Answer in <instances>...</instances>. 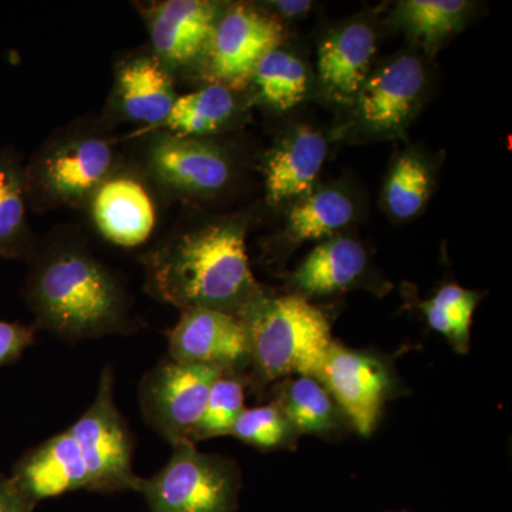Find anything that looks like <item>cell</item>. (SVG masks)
Returning <instances> with one entry per match:
<instances>
[{
    "label": "cell",
    "mask_w": 512,
    "mask_h": 512,
    "mask_svg": "<svg viewBox=\"0 0 512 512\" xmlns=\"http://www.w3.org/2000/svg\"><path fill=\"white\" fill-rule=\"evenodd\" d=\"M242 218L207 222L163 239L141 256L151 296L181 309L242 316L264 295L247 254Z\"/></svg>",
    "instance_id": "obj_1"
},
{
    "label": "cell",
    "mask_w": 512,
    "mask_h": 512,
    "mask_svg": "<svg viewBox=\"0 0 512 512\" xmlns=\"http://www.w3.org/2000/svg\"><path fill=\"white\" fill-rule=\"evenodd\" d=\"M32 259L23 295L37 330L69 343L131 332L126 291L86 249L60 245Z\"/></svg>",
    "instance_id": "obj_2"
},
{
    "label": "cell",
    "mask_w": 512,
    "mask_h": 512,
    "mask_svg": "<svg viewBox=\"0 0 512 512\" xmlns=\"http://www.w3.org/2000/svg\"><path fill=\"white\" fill-rule=\"evenodd\" d=\"M241 318L251 348L249 384L262 387L291 375H318L333 338L328 316L308 299L264 293Z\"/></svg>",
    "instance_id": "obj_3"
},
{
    "label": "cell",
    "mask_w": 512,
    "mask_h": 512,
    "mask_svg": "<svg viewBox=\"0 0 512 512\" xmlns=\"http://www.w3.org/2000/svg\"><path fill=\"white\" fill-rule=\"evenodd\" d=\"M173 450L156 476L138 481L148 511L234 512L241 488L237 464L201 453L191 441H180Z\"/></svg>",
    "instance_id": "obj_4"
},
{
    "label": "cell",
    "mask_w": 512,
    "mask_h": 512,
    "mask_svg": "<svg viewBox=\"0 0 512 512\" xmlns=\"http://www.w3.org/2000/svg\"><path fill=\"white\" fill-rule=\"evenodd\" d=\"M116 171V153L94 131L64 133L47 144L25 170L28 200L35 207L83 205Z\"/></svg>",
    "instance_id": "obj_5"
},
{
    "label": "cell",
    "mask_w": 512,
    "mask_h": 512,
    "mask_svg": "<svg viewBox=\"0 0 512 512\" xmlns=\"http://www.w3.org/2000/svg\"><path fill=\"white\" fill-rule=\"evenodd\" d=\"M67 431L86 464L87 491L101 494L137 491L140 477L133 471L134 437L114 402L113 366L104 367L92 406Z\"/></svg>",
    "instance_id": "obj_6"
},
{
    "label": "cell",
    "mask_w": 512,
    "mask_h": 512,
    "mask_svg": "<svg viewBox=\"0 0 512 512\" xmlns=\"http://www.w3.org/2000/svg\"><path fill=\"white\" fill-rule=\"evenodd\" d=\"M224 373L228 372L221 367L175 362L170 357L158 362L138 389L141 413L148 426L171 446L190 441L212 386Z\"/></svg>",
    "instance_id": "obj_7"
},
{
    "label": "cell",
    "mask_w": 512,
    "mask_h": 512,
    "mask_svg": "<svg viewBox=\"0 0 512 512\" xmlns=\"http://www.w3.org/2000/svg\"><path fill=\"white\" fill-rule=\"evenodd\" d=\"M278 20L247 5L221 12L205 53L204 73L211 83L239 90L251 82L262 57L281 43Z\"/></svg>",
    "instance_id": "obj_8"
},
{
    "label": "cell",
    "mask_w": 512,
    "mask_h": 512,
    "mask_svg": "<svg viewBox=\"0 0 512 512\" xmlns=\"http://www.w3.org/2000/svg\"><path fill=\"white\" fill-rule=\"evenodd\" d=\"M316 379L363 437L372 436L393 380L382 360L333 340Z\"/></svg>",
    "instance_id": "obj_9"
},
{
    "label": "cell",
    "mask_w": 512,
    "mask_h": 512,
    "mask_svg": "<svg viewBox=\"0 0 512 512\" xmlns=\"http://www.w3.org/2000/svg\"><path fill=\"white\" fill-rule=\"evenodd\" d=\"M148 174L164 190L184 197H210L232 180V163L222 148L202 138L163 133L147 148Z\"/></svg>",
    "instance_id": "obj_10"
},
{
    "label": "cell",
    "mask_w": 512,
    "mask_h": 512,
    "mask_svg": "<svg viewBox=\"0 0 512 512\" xmlns=\"http://www.w3.org/2000/svg\"><path fill=\"white\" fill-rule=\"evenodd\" d=\"M426 70L417 56L400 55L369 73L355 101L356 116L367 133L394 136L419 109Z\"/></svg>",
    "instance_id": "obj_11"
},
{
    "label": "cell",
    "mask_w": 512,
    "mask_h": 512,
    "mask_svg": "<svg viewBox=\"0 0 512 512\" xmlns=\"http://www.w3.org/2000/svg\"><path fill=\"white\" fill-rule=\"evenodd\" d=\"M168 357L181 363L217 366L242 373L249 367V333L241 316L190 309L167 332Z\"/></svg>",
    "instance_id": "obj_12"
},
{
    "label": "cell",
    "mask_w": 512,
    "mask_h": 512,
    "mask_svg": "<svg viewBox=\"0 0 512 512\" xmlns=\"http://www.w3.org/2000/svg\"><path fill=\"white\" fill-rule=\"evenodd\" d=\"M221 9L207 0H165L151 6L146 16L154 56L168 70L202 62Z\"/></svg>",
    "instance_id": "obj_13"
},
{
    "label": "cell",
    "mask_w": 512,
    "mask_h": 512,
    "mask_svg": "<svg viewBox=\"0 0 512 512\" xmlns=\"http://www.w3.org/2000/svg\"><path fill=\"white\" fill-rule=\"evenodd\" d=\"M87 204L94 227L117 247H138L156 228V204L146 184L136 175L114 171Z\"/></svg>",
    "instance_id": "obj_14"
},
{
    "label": "cell",
    "mask_w": 512,
    "mask_h": 512,
    "mask_svg": "<svg viewBox=\"0 0 512 512\" xmlns=\"http://www.w3.org/2000/svg\"><path fill=\"white\" fill-rule=\"evenodd\" d=\"M10 478L33 505L89 488L86 464L67 430L26 451Z\"/></svg>",
    "instance_id": "obj_15"
},
{
    "label": "cell",
    "mask_w": 512,
    "mask_h": 512,
    "mask_svg": "<svg viewBox=\"0 0 512 512\" xmlns=\"http://www.w3.org/2000/svg\"><path fill=\"white\" fill-rule=\"evenodd\" d=\"M376 35L365 22H348L330 30L318 47L320 87L330 99L353 103L370 73Z\"/></svg>",
    "instance_id": "obj_16"
},
{
    "label": "cell",
    "mask_w": 512,
    "mask_h": 512,
    "mask_svg": "<svg viewBox=\"0 0 512 512\" xmlns=\"http://www.w3.org/2000/svg\"><path fill=\"white\" fill-rule=\"evenodd\" d=\"M326 156L328 141L319 130L293 128L266 156L264 177L269 204H284L311 192Z\"/></svg>",
    "instance_id": "obj_17"
},
{
    "label": "cell",
    "mask_w": 512,
    "mask_h": 512,
    "mask_svg": "<svg viewBox=\"0 0 512 512\" xmlns=\"http://www.w3.org/2000/svg\"><path fill=\"white\" fill-rule=\"evenodd\" d=\"M177 97L170 70L154 55L131 57L117 69L114 100L131 123L160 127Z\"/></svg>",
    "instance_id": "obj_18"
},
{
    "label": "cell",
    "mask_w": 512,
    "mask_h": 512,
    "mask_svg": "<svg viewBox=\"0 0 512 512\" xmlns=\"http://www.w3.org/2000/svg\"><path fill=\"white\" fill-rule=\"evenodd\" d=\"M369 256L359 241L343 235L323 239L292 274L296 295L323 296L346 291L366 274Z\"/></svg>",
    "instance_id": "obj_19"
},
{
    "label": "cell",
    "mask_w": 512,
    "mask_h": 512,
    "mask_svg": "<svg viewBox=\"0 0 512 512\" xmlns=\"http://www.w3.org/2000/svg\"><path fill=\"white\" fill-rule=\"evenodd\" d=\"M25 170L15 151L0 150V256L32 258L35 242L28 225Z\"/></svg>",
    "instance_id": "obj_20"
},
{
    "label": "cell",
    "mask_w": 512,
    "mask_h": 512,
    "mask_svg": "<svg viewBox=\"0 0 512 512\" xmlns=\"http://www.w3.org/2000/svg\"><path fill=\"white\" fill-rule=\"evenodd\" d=\"M238 113L235 90L210 83L195 92L178 96L167 120L158 128L178 137L202 138L224 130Z\"/></svg>",
    "instance_id": "obj_21"
},
{
    "label": "cell",
    "mask_w": 512,
    "mask_h": 512,
    "mask_svg": "<svg viewBox=\"0 0 512 512\" xmlns=\"http://www.w3.org/2000/svg\"><path fill=\"white\" fill-rule=\"evenodd\" d=\"M356 208L352 198L339 188L308 192L289 212L285 235L292 244L335 237L352 224Z\"/></svg>",
    "instance_id": "obj_22"
},
{
    "label": "cell",
    "mask_w": 512,
    "mask_h": 512,
    "mask_svg": "<svg viewBox=\"0 0 512 512\" xmlns=\"http://www.w3.org/2000/svg\"><path fill=\"white\" fill-rule=\"evenodd\" d=\"M274 402L296 434H328L339 427L342 412L316 377L286 379L276 389Z\"/></svg>",
    "instance_id": "obj_23"
},
{
    "label": "cell",
    "mask_w": 512,
    "mask_h": 512,
    "mask_svg": "<svg viewBox=\"0 0 512 512\" xmlns=\"http://www.w3.org/2000/svg\"><path fill=\"white\" fill-rule=\"evenodd\" d=\"M249 83L259 103L276 111H289L305 100L308 70L301 59L276 47L262 57Z\"/></svg>",
    "instance_id": "obj_24"
},
{
    "label": "cell",
    "mask_w": 512,
    "mask_h": 512,
    "mask_svg": "<svg viewBox=\"0 0 512 512\" xmlns=\"http://www.w3.org/2000/svg\"><path fill=\"white\" fill-rule=\"evenodd\" d=\"M470 3L464 0H404L394 19L427 52L433 53L448 37L461 30Z\"/></svg>",
    "instance_id": "obj_25"
},
{
    "label": "cell",
    "mask_w": 512,
    "mask_h": 512,
    "mask_svg": "<svg viewBox=\"0 0 512 512\" xmlns=\"http://www.w3.org/2000/svg\"><path fill=\"white\" fill-rule=\"evenodd\" d=\"M433 191L430 167L416 153L396 158L383 188V204L396 221H409L426 208Z\"/></svg>",
    "instance_id": "obj_26"
},
{
    "label": "cell",
    "mask_w": 512,
    "mask_h": 512,
    "mask_svg": "<svg viewBox=\"0 0 512 512\" xmlns=\"http://www.w3.org/2000/svg\"><path fill=\"white\" fill-rule=\"evenodd\" d=\"M480 299L478 292L448 284L434 293L433 298L421 301L419 308L430 328L464 355L470 350L471 322Z\"/></svg>",
    "instance_id": "obj_27"
},
{
    "label": "cell",
    "mask_w": 512,
    "mask_h": 512,
    "mask_svg": "<svg viewBox=\"0 0 512 512\" xmlns=\"http://www.w3.org/2000/svg\"><path fill=\"white\" fill-rule=\"evenodd\" d=\"M247 376L242 373L228 372L218 377L212 386L207 406L197 426L190 434L191 443L228 436L235 421L241 416L245 407V386Z\"/></svg>",
    "instance_id": "obj_28"
},
{
    "label": "cell",
    "mask_w": 512,
    "mask_h": 512,
    "mask_svg": "<svg viewBox=\"0 0 512 512\" xmlns=\"http://www.w3.org/2000/svg\"><path fill=\"white\" fill-rule=\"evenodd\" d=\"M228 436H234L261 450H272L288 444L295 439L296 433L281 407L272 402L254 409H245Z\"/></svg>",
    "instance_id": "obj_29"
},
{
    "label": "cell",
    "mask_w": 512,
    "mask_h": 512,
    "mask_svg": "<svg viewBox=\"0 0 512 512\" xmlns=\"http://www.w3.org/2000/svg\"><path fill=\"white\" fill-rule=\"evenodd\" d=\"M36 332L35 325L0 320V366L18 362L36 342Z\"/></svg>",
    "instance_id": "obj_30"
},
{
    "label": "cell",
    "mask_w": 512,
    "mask_h": 512,
    "mask_svg": "<svg viewBox=\"0 0 512 512\" xmlns=\"http://www.w3.org/2000/svg\"><path fill=\"white\" fill-rule=\"evenodd\" d=\"M36 505L30 503L12 478L0 474V512H33Z\"/></svg>",
    "instance_id": "obj_31"
},
{
    "label": "cell",
    "mask_w": 512,
    "mask_h": 512,
    "mask_svg": "<svg viewBox=\"0 0 512 512\" xmlns=\"http://www.w3.org/2000/svg\"><path fill=\"white\" fill-rule=\"evenodd\" d=\"M269 5L284 18L293 19L305 16L312 9L313 3L311 0H276L269 2Z\"/></svg>",
    "instance_id": "obj_32"
}]
</instances>
